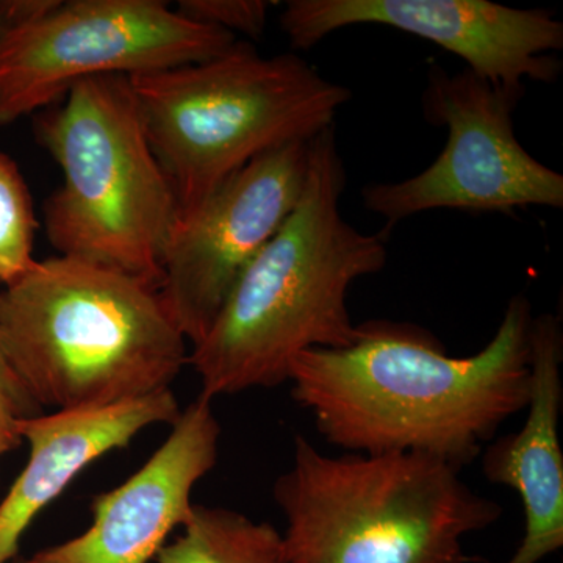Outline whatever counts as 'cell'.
<instances>
[{
    "label": "cell",
    "mask_w": 563,
    "mask_h": 563,
    "mask_svg": "<svg viewBox=\"0 0 563 563\" xmlns=\"http://www.w3.org/2000/svg\"><path fill=\"white\" fill-rule=\"evenodd\" d=\"M532 318L529 299L515 295L490 342L468 357H451L412 322L365 321L350 346L292 362L291 396L344 453H420L463 470L528 406Z\"/></svg>",
    "instance_id": "6da1fadb"
},
{
    "label": "cell",
    "mask_w": 563,
    "mask_h": 563,
    "mask_svg": "<svg viewBox=\"0 0 563 563\" xmlns=\"http://www.w3.org/2000/svg\"><path fill=\"white\" fill-rule=\"evenodd\" d=\"M346 172L335 128L310 141L301 198L240 274L188 363L201 398L288 383L306 351L339 350L357 339L347 310L355 280L383 272V233L355 229L340 211Z\"/></svg>",
    "instance_id": "7a4b0ae2"
},
{
    "label": "cell",
    "mask_w": 563,
    "mask_h": 563,
    "mask_svg": "<svg viewBox=\"0 0 563 563\" xmlns=\"http://www.w3.org/2000/svg\"><path fill=\"white\" fill-rule=\"evenodd\" d=\"M0 352L27 398L54 412L168 390L188 363L157 287L66 255L0 291Z\"/></svg>",
    "instance_id": "3957f363"
},
{
    "label": "cell",
    "mask_w": 563,
    "mask_h": 563,
    "mask_svg": "<svg viewBox=\"0 0 563 563\" xmlns=\"http://www.w3.org/2000/svg\"><path fill=\"white\" fill-rule=\"evenodd\" d=\"M461 468L420 453L328 455L296 435L273 498L291 563H474L470 533L503 506L474 492Z\"/></svg>",
    "instance_id": "277c9868"
},
{
    "label": "cell",
    "mask_w": 563,
    "mask_h": 563,
    "mask_svg": "<svg viewBox=\"0 0 563 563\" xmlns=\"http://www.w3.org/2000/svg\"><path fill=\"white\" fill-rule=\"evenodd\" d=\"M179 218L247 163L332 128L351 91L292 54L246 41L210 60L129 77Z\"/></svg>",
    "instance_id": "5b68a950"
},
{
    "label": "cell",
    "mask_w": 563,
    "mask_h": 563,
    "mask_svg": "<svg viewBox=\"0 0 563 563\" xmlns=\"http://www.w3.org/2000/svg\"><path fill=\"white\" fill-rule=\"evenodd\" d=\"M62 172L44 206L58 255L131 274L161 287L179 206L141 121L131 79L81 80L36 121Z\"/></svg>",
    "instance_id": "8992f818"
},
{
    "label": "cell",
    "mask_w": 563,
    "mask_h": 563,
    "mask_svg": "<svg viewBox=\"0 0 563 563\" xmlns=\"http://www.w3.org/2000/svg\"><path fill=\"white\" fill-rule=\"evenodd\" d=\"M236 36L187 20L161 0H58L0 32V128L47 109L70 87L210 60Z\"/></svg>",
    "instance_id": "52a82bcc"
},
{
    "label": "cell",
    "mask_w": 563,
    "mask_h": 563,
    "mask_svg": "<svg viewBox=\"0 0 563 563\" xmlns=\"http://www.w3.org/2000/svg\"><path fill=\"white\" fill-rule=\"evenodd\" d=\"M521 98L472 70L450 74L432 65L422 111L431 124L448 129L444 150L410 179L366 185L365 209L391 225L439 209H562V174L536 161L515 136L512 114Z\"/></svg>",
    "instance_id": "ba28073f"
},
{
    "label": "cell",
    "mask_w": 563,
    "mask_h": 563,
    "mask_svg": "<svg viewBox=\"0 0 563 563\" xmlns=\"http://www.w3.org/2000/svg\"><path fill=\"white\" fill-rule=\"evenodd\" d=\"M310 141L247 163L198 209L177 220L158 292L192 346L209 332L240 274L301 198Z\"/></svg>",
    "instance_id": "9c48e42d"
},
{
    "label": "cell",
    "mask_w": 563,
    "mask_h": 563,
    "mask_svg": "<svg viewBox=\"0 0 563 563\" xmlns=\"http://www.w3.org/2000/svg\"><path fill=\"white\" fill-rule=\"evenodd\" d=\"M376 24L437 44L466 69L525 96L526 81L553 84L562 63L563 24L550 11L487 0H291L280 27L295 49L307 51L340 29Z\"/></svg>",
    "instance_id": "30bf717a"
},
{
    "label": "cell",
    "mask_w": 563,
    "mask_h": 563,
    "mask_svg": "<svg viewBox=\"0 0 563 563\" xmlns=\"http://www.w3.org/2000/svg\"><path fill=\"white\" fill-rule=\"evenodd\" d=\"M221 424L199 396L181 410L172 432L129 479L99 493L91 525L66 542L11 563H150L191 512L199 481L217 466Z\"/></svg>",
    "instance_id": "8fae6325"
},
{
    "label": "cell",
    "mask_w": 563,
    "mask_h": 563,
    "mask_svg": "<svg viewBox=\"0 0 563 563\" xmlns=\"http://www.w3.org/2000/svg\"><path fill=\"white\" fill-rule=\"evenodd\" d=\"M531 391L520 431L495 437L481 454L488 483L520 496L525 536L506 563H540L563 547V331L553 313L533 317L529 331Z\"/></svg>",
    "instance_id": "7c38bea8"
},
{
    "label": "cell",
    "mask_w": 563,
    "mask_h": 563,
    "mask_svg": "<svg viewBox=\"0 0 563 563\" xmlns=\"http://www.w3.org/2000/svg\"><path fill=\"white\" fill-rule=\"evenodd\" d=\"M180 412L168 388L113 406L20 418L18 433L29 444V461L0 503V563L18 558L33 520L87 466L128 448L151 426H172Z\"/></svg>",
    "instance_id": "4fadbf2b"
},
{
    "label": "cell",
    "mask_w": 563,
    "mask_h": 563,
    "mask_svg": "<svg viewBox=\"0 0 563 563\" xmlns=\"http://www.w3.org/2000/svg\"><path fill=\"white\" fill-rule=\"evenodd\" d=\"M157 563H291L282 532L228 507L192 504L177 536L158 551Z\"/></svg>",
    "instance_id": "5bb4252c"
},
{
    "label": "cell",
    "mask_w": 563,
    "mask_h": 563,
    "mask_svg": "<svg viewBox=\"0 0 563 563\" xmlns=\"http://www.w3.org/2000/svg\"><path fill=\"white\" fill-rule=\"evenodd\" d=\"M35 210L31 191L9 155L0 152V284H13L32 268Z\"/></svg>",
    "instance_id": "9a60e30c"
},
{
    "label": "cell",
    "mask_w": 563,
    "mask_h": 563,
    "mask_svg": "<svg viewBox=\"0 0 563 563\" xmlns=\"http://www.w3.org/2000/svg\"><path fill=\"white\" fill-rule=\"evenodd\" d=\"M269 7L265 0H180L174 9L198 24L258 40L265 33Z\"/></svg>",
    "instance_id": "2e32d148"
},
{
    "label": "cell",
    "mask_w": 563,
    "mask_h": 563,
    "mask_svg": "<svg viewBox=\"0 0 563 563\" xmlns=\"http://www.w3.org/2000/svg\"><path fill=\"white\" fill-rule=\"evenodd\" d=\"M21 415L16 406L7 396V393L0 388V455L10 453L21 446L22 440L18 433V420Z\"/></svg>",
    "instance_id": "e0dca14e"
},
{
    "label": "cell",
    "mask_w": 563,
    "mask_h": 563,
    "mask_svg": "<svg viewBox=\"0 0 563 563\" xmlns=\"http://www.w3.org/2000/svg\"><path fill=\"white\" fill-rule=\"evenodd\" d=\"M0 388L7 393V396L16 406L21 417H33L35 415V409H38V407L22 391L20 384L16 383L13 374L10 373L9 366L3 361L2 352H0Z\"/></svg>",
    "instance_id": "ac0fdd59"
},
{
    "label": "cell",
    "mask_w": 563,
    "mask_h": 563,
    "mask_svg": "<svg viewBox=\"0 0 563 563\" xmlns=\"http://www.w3.org/2000/svg\"><path fill=\"white\" fill-rule=\"evenodd\" d=\"M0 32H2V18H0Z\"/></svg>",
    "instance_id": "d6986e66"
}]
</instances>
